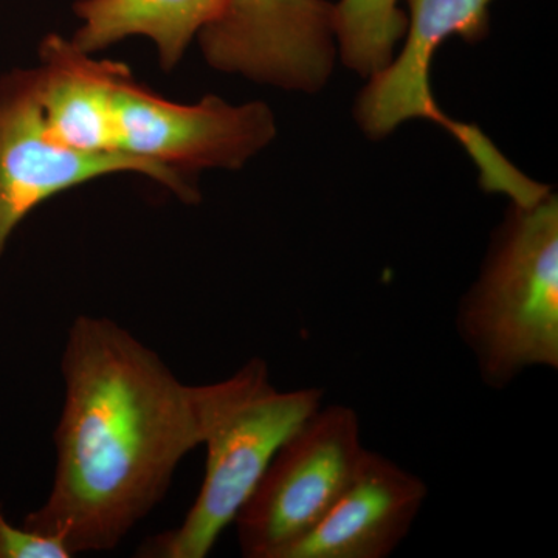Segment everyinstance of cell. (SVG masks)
Listing matches in <instances>:
<instances>
[{
  "instance_id": "obj_9",
  "label": "cell",
  "mask_w": 558,
  "mask_h": 558,
  "mask_svg": "<svg viewBox=\"0 0 558 558\" xmlns=\"http://www.w3.org/2000/svg\"><path fill=\"white\" fill-rule=\"evenodd\" d=\"M428 487L418 476L366 450L354 478L286 558H385L409 535Z\"/></svg>"
},
{
  "instance_id": "obj_12",
  "label": "cell",
  "mask_w": 558,
  "mask_h": 558,
  "mask_svg": "<svg viewBox=\"0 0 558 558\" xmlns=\"http://www.w3.org/2000/svg\"><path fill=\"white\" fill-rule=\"evenodd\" d=\"M400 0H340L333 3V31L341 61L362 78L387 68L400 39L405 36L409 16Z\"/></svg>"
},
{
  "instance_id": "obj_7",
  "label": "cell",
  "mask_w": 558,
  "mask_h": 558,
  "mask_svg": "<svg viewBox=\"0 0 558 558\" xmlns=\"http://www.w3.org/2000/svg\"><path fill=\"white\" fill-rule=\"evenodd\" d=\"M116 149L185 175L205 168L240 170L277 135L263 101L233 106L216 95L197 105L165 100L124 70L116 89Z\"/></svg>"
},
{
  "instance_id": "obj_3",
  "label": "cell",
  "mask_w": 558,
  "mask_h": 558,
  "mask_svg": "<svg viewBox=\"0 0 558 558\" xmlns=\"http://www.w3.org/2000/svg\"><path fill=\"white\" fill-rule=\"evenodd\" d=\"M323 389L278 391L264 360L231 376L209 425L204 483L179 527L150 538L138 556L205 558L256 490L279 447L323 405Z\"/></svg>"
},
{
  "instance_id": "obj_13",
  "label": "cell",
  "mask_w": 558,
  "mask_h": 558,
  "mask_svg": "<svg viewBox=\"0 0 558 558\" xmlns=\"http://www.w3.org/2000/svg\"><path fill=\"white\" fill-rule=\"evenodd\" d=\"M61 538L40 534L31 527L14 526L3 512L0 501V558H70Z\"/></svg>"
},
{
  "instance_id": "obj_4",
  "label": "cell",
  "mask_w": 558,
  "mask_h": 558,
  "mask_svg": "<svg viewBox=\"0 0 558 558\" xmlns=\"http://www.w3.org/2000/svg\"><path fill=\"white\" fill-rule=\"evenodd\" d=\"M494 0H409L405 44L387 68L371 76L355 101L354 117L371 140L392 134L410 120H428L453 135L480 171V185L527 207L549 193L510 163L490 138L473 124L450 119L429 86L433 58L447 39L478 44L490 33L488 7Z\"/></svg>"
},
{
  "instance_id": "obj_2",
  "label": "cell",
  "mask_w": 558,
  "mask_h": 558,
  "mask_svg": "<svg viewBox=\"0 0 558 558\" xmlns=\"http://www.w3.org/2000/svg\"><path fill=\"white\" fill-rule=\"evenodd\" d=\"M458 330L481 379L501 389L534 366L558 368V201L512 204L475 284L459 304Z\"/></svg>"
},
{
  "instance_id": "obj_10",
  "label": "cell",
  "mask_w": 558,
  "mask_h": 558,
  "mask_svg": "<svg viewBox=\"0 0 558 558\" xmlns=\"http://www.w3.org/2000/svg\"><path fill=\"white\" fill-rule=\"evenodd\" d=\"M39 105L51 137L81 153L116 149V89L123 62L92 60L58 35L40 44Z\"/></svg>"
},
{
  "instance_id": "obj_1",
  "label": "cell",
  "mask_w": 558,
  "mask_h": 558,
  "mask_svg": "<svg viewBox=\"0 0 558 558\" xmlns=\"http://www.w3.org/2000/svg\"><path fill=\"white\" fill-rule=\"evenodd\" d=\"M64 405L49 498L24 526L72 556L105 553L167 495L180 461L204 444L231 379L193 387L112 319H73L61 360Z\"/></svg>"
},
{
  "instance_id": "obj_8",
  "label": "cell",
  "mask_w": 558,
  "mask_h": 558,
  "mask_svg": "<svg viewBox=\"0 0 558 558\" xmlns=\"http://www.w3.org/2000/svg\"><path fill=\"white\" fill-rule=\"evenodd\" d=\"M197 36L213 69L306 94L326 86L337 57L328 0H226Z\"/></svg>"
},
{
  "instance_id": "obj_5",
  "label": "cell",
  "mask_w": 558,
  "mask_h": 558,
  "mask_svg": "<svg viewBox=\"0 0 558 558\" xmlns=\"http://www.w3.org/2000/svg\"><path fill=\"white\" fill-rule=\"evenodd\" d=\"M366 449L351 407H319L279 447L238 513L242 556L286 558L328 515L354 478Z\"/></svg>"
},
{
  "instance_id": "obj_6",
  "label": "cell",
  "mask_w": 558,
  "mask_h": 558,
  "mask_svg": "<svg viewBox=\"0 0 558 558\" xmlns=\"http://www.w3.org/2000/svg\"><path fill=\"white\" fill-rule=\"evenodd\" d=\"M140 172L197 204L189 175L131 154L81 153L51 137L39 105L38 69H17L0 80V258L22 220L44 202L102 175Z\"/></svg>"
},
{
  "instance_id": "obj_11",
  "label": "cell",
  "mask_w": 558,
  "mask_h": 558,
  "mask_svg": "<svg viewBox=\"0 0 558 558\" xmlns=\"http://www.w3.org/2000/svg\"><path fill=\"white\" fill-rule=\"evenodd\" d=\"M223 7L226 0H78L75 13L84 24L70 40L90 54L128 36H146L157 44L161 69L172 70Z\"/></svg>"
}]
</instances>
